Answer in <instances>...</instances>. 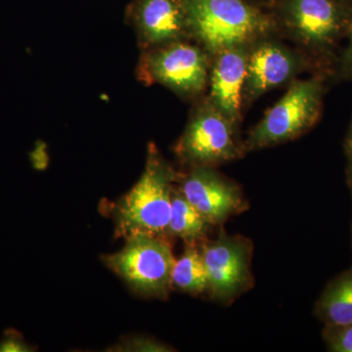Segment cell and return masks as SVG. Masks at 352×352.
<instances>
[{
	"label": "cell",
	"mask_w": 352,
	"mask_h": 352,
	"mask_svg": "<svg viewBox=\"0 0 352 352\" xmlns=\"http://www.w3.org/2000/svg\"><path fill=\"white\" fill-rule=\"evenodd\" d=\"M176 177L156 146L150 144L144 171L116 206L118 235L126 239L135 234L168 237Z\"/></svg>",
	"instance_id": "1"
},
{
	"label": "cell",
	"mask_w": 352,
	"mask_h": 352,
	"mask_svg": "<svg viewBox=\"0 0 352 352\" xmlns=\"http://www.w3.org/2000/svg\"><path fill=\"white\" fill-rule=\"evenodd\" d=\"M188 34L210 53L248 43L264 36L270 19L244 0H180Z\"/></svg>",
	"instance_id": "2"
},
{
	"label": "cell",
	"mask_w": 352,
	"mask_h": 352,
	"mask_svg": "<svg viewBox=\"0 0 352 352\" xmlns=\"http://www.w3.org/2000/svg\"><path fill=\"white\" fill-rule=\"evenodd\" d=\"M102 259L138 295L166 300L173 288L176 259L168 237L135 234L120 251Z\"/></svg>",
	"instance_id": "3"
},
{
	"label": "cell",
	"mask_w": 352,
	"mask_h": 352,
	"mask_svg": "<svg viewBox=\"0 0 352 352\" xmlns=\"http://www.w3.org/2000/svg\"><path fill=\"white\" fill-rule=\"evenodd\" d=\"M323 94L321 76L294 82L250 131L244 151L287 142L309 131L320 118Z\"/></svg>",
	"instance_id": "4"
},
{
	"label": "cell",
	"mask_w": 352,
	"mask_h": 352,
	"mask_svg": "<svg viewBox=\"0 0 352 352\" xmlns=\"http://www.w3.org/2000/svg\"><path fill=\"white\" fill-rule=\"evenodd\" d=\"M199 245L207 270L208 293L212 300L227 305L252 288L251 240L228 235L221 229L215 239H206Z\"/></svg>",
	"instance_id": "5"
},
{
	"label": "cell",
	"mask_w": 352,
	"mask_h": 352,
	"mask_svg": "<svg viewBox=\"0 0 352 352\" xmlns=\"http://www.w3.org/2000/svg\"><path fill=\"white\" fill-rule=\"evenodd\" d=\"M233 126L219 109L208 103L190 120L176 153L193 166H214L237 160L243 149L234 138Z\"/></svg>",
	"instance_id": "6"
},
{
	"label": "cell",
	"mask_w": 352,
	"mask_h": 352,
	"mask_svg": "<svg viewBox=\"0 0 352 352\" xmlns=\"http://www.w3.org/2000/svg\"><path fill=\"white\" fill-rule=\"evenodd\" d=\"M285 15L303 43L323 52L349 34L352 6L340 0H287Z\"/></svg>",
	"instance_id": "7"
},
{
	"label": "cell",
	"mask_w": 352,
	"mask_h": 352,
	"mask_svg": "<svg viewBox=\"0 0 352 352\" xmlns=\"http://www.w3.org/2000/svg\"><path fill=\"white\" fill-rule=\"evenodd\" d=\"M143 73L150 80L182 95L200 94L208 80L207 55L192 44L176 41L155 48L143 61Z\"/></svg>",
	"instance_id": "8"
},
{
	"label": "cell",
	"mask_w": 352,
	"mask_h": 352,
	"mask_svg": "<svg viewBox=\"0 0 352 352\" xmlns=\"http://www.w3.org/2000/svg\"><path fill=\"white\" fill-rule=\"evenodd\" d=\"M178 190L212 226H222L233 215L249 210L240 187L212 166H193L182 178Z\"/></svg>",
	"instance_id": "9"
},
{
	"label": "cell",
	"mask_w": 352,
	"mask_h": 352,
	"mask_svg": "<svg viewBox=\"0 0 352 352\" xmlns=\"http://www.w3.org/2000/svg\"><path fill=\"white\" fill-rule=\"evenodd\" d=\"M245 46H235L217 53L210 83V103L235 124L240 118L241 98L247 78Z\"/></svg>",
	"instance_id": "10"
},
{
	"label": "cell",
	"mask_w": 352,
	"mask_h": 352,
	"mask_svg": "<svg viewBox=\"0 0 352 352\" xmlns=\"http://www.w3.org/2000/svg\"><path fill=\"white\" fill-rule=\"evenodd\" d=\"M134 23L139 41L148 47L176 43L188 34L180 0H140Z\"/></svg>",
	"instance_id": "11"
},
{
	"label": "cell",
	"mask_w": 352,
	"mask_h": 352,
	"mask_svg": "<svg viewBox=\"0 0 352 352\" xmlns=\"http://www.w3.org/2000/svg\"><path fill=\"white\" fill-rule=\"evenodd\" d=\"M298 68L296 57L283 46L273 43H259L248 55L245 91L256 98L268 90L286 82Z\"/></svg>",
	"instance_id": "12"
},
{
	"label": "cell",
	"mask_w": 352,
	"mask_h": 352,
	"mask_svg": "<svg viewBox=\"0 0 352 352\" xmlns=\"http://www.w3.org/2000/svg\"><path fill=\"white\" fill-rule=\"evenodd\" d=\"M324 325L352 323V267L329 282L314 307Z\"/></svg>",
	"instance_id": "13"
},
{
	"label": "cell",
	"mask_w": 352,
	"mask_h": 352,
	"mask_svg": "<svg viewBox=\"0 0 352 352\" xmlns=\"http://www.w3.org/2000/svg\"><path fill=\"white\" fill-rule=\"evenodd\" d=\"M212 227L179 190L173 189L168 237L180 238L185 245H200Z\"/></svg>",
	"instance_id": "14"
},
{
	"label": "cell",
	"mask_w": 352,
	"mask_h": 352,
	"mask_svg": "<svg viewBox=\"0 0 352 352\" xmlns=\"http://www.w3.org/2000/svg\"><path fill=\"white\" fill-rule=\"evenodd\" d=\"M173 287L199 296L208 293L207 270L199 245H186L182 258L175 261L173 270Z\"/></svg>",
	"instance_id": "15"
},
{
	"label": "cell",
	"mask_w": 352,
	"mask_h": 352,
	"mask_svg": "<svg viewBox=\"0 0 352 352\" xmlns=\"http://www.w3.org/2000/svg\"><path fill=\"white\" fill-rule=\"evenodd\" d=\"M322 337L329 351L352 352V323L325 325Z\"/></svg>",
	"instance_id": "16"
},
{
	"label": "cell",
	"mask_w": 352,
	"mask_h": 352,
	"mask_svg": "<svg viewBox=\"0 0 352 352\" xmlns=\"http://www.w3.org/2000/svg\"><path fill=\"white\" fill-rule=\"evenodd\" d=\"M31 344L25 342L22 335L15 330H9L0 340V352H31L34 351Z\"/></svg>",
	"instance_id": "17"
},
{
	"label": "cell",
	"mask_w": 352,
	"mask_h": 352,
	"mask_svg": "<svg viewBox=\"0 0 352 352\" xmlns=\"http://www.w3.org/2000/svg\"><path fill=\"white\" fill-rule=\"evenodd\" d=\"M349 34V43L340 61V73L346 78H352V20Z\"/></svg>",
	"instance_id": "18"
},
{
	"label": "cell",
	"mask_w": 352,
	"mask_h": 352,
	"mask_svg": "<svg viewBox=\"0 0 352 352\" xmlns=\"http://www.w3.org/2000/svg\"><path fill=\"white\" fill-rule=\"evenodd\" d=\"M344 151L349 157V161H352V120L349 131H347L346 141H344Z\"/></svg>",
	"instance_id": "19"
},
{
	"label": "cell",
	"mask_w": 352,
	"mask_h": 352,
	"mask_svg": "<svg viewBox=\"0 0 352 352\" xmlns=\"http://www.w3.org/2000/svg\"><path fill=\"white\" fill-rule=\"evenodd\" d=\"M347 183H349V189H351L352 196V161H349V166L346 170Z\"/></svg>",
	"instance_id": "20"
},
{
	"label": "cell",
	"mask_w": 352,
	"mask_h": 352,
	"mask_svg": "<svg viewBox=\"0 0 352 352\" xmlns=\"http://www.w3.org/2000/svg\"><path fill=\"white\" fill-rule=\"evenodd\" d=\"M340 1L344 2V3H352V0H340Z\"/></svg>",
	"instance_id": "21"
}]
</instances>
